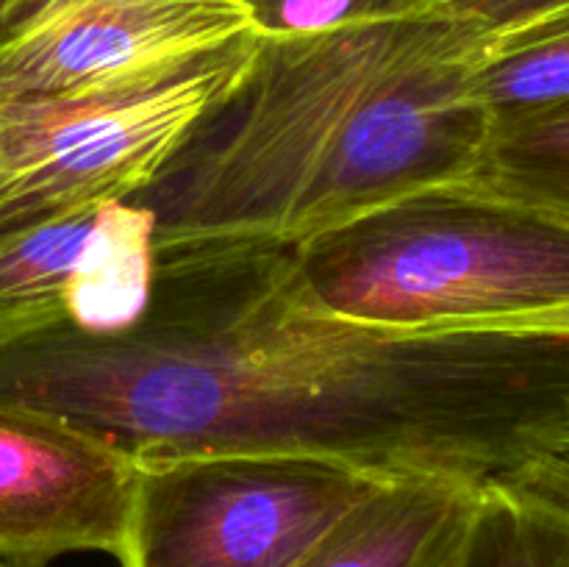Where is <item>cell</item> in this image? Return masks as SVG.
<instances>
[{"mask_svg":"<svg viewBox=\"0 0 569 567\" xmlns=\"http://www.w3.org/2000/svg\"><path fill=\"white\" fill-rule=\"evenodd\" d=\"M0 406L103 434L133 459L315 456L569 504V334L365 326L311 295L292 248L156 256L126 331L0 342Z\"/></svg>","mask_w":569,"mask_h":567,"instance_id":"obj_1","label":"cell"},{"mask_svg":"<svg viewBox=\"0 0 569 567\" xmlns=\"http://www.w3.org/2000/svg\"><path fill=\"white\" fill-rule=\"evenodd\" d=\"M489 39L431 6L261 33L239 81L131 200L153 217L156 256L295 248L406 195L476 178Z\"/></svg>","mask_w":569,"mask_h":567,"instance_id":"obj_2","label":"cell"},{"mask_svg":"<svg viewBox=\"0 0 569 567\" xmlns=\"http://www.w3.org/2000/svg\"><path fill=\"white\" fill-rule=\"evenodd\" d=\"M320 304L426 334H569V215L489 183L422 189L292 248Z\"/></svg>","mask_w":569,"mask_h":567,"instance_id":"obj_3","label":"cell"},{"mask_svg":"<svg viewBox=\"0 0 569 567\" xmlns=\"http://www.w3.org/2000/svg\"><path fill=\"white\" fill-rule=\"evenodd\" d=\"M259 37L144 87L0 94V233L148 192L206 111L239 81Z\"/></svg>","mask_w":569,"mask_h":567,"instance_id":"obj_4","label":"cell"},{"mask_svg":"<svg viewBox=\"0 0 569 567\" xmlns=\"http://www.w3.org/2000/svg\"><path fill=\"white\" fill-rule=\"evenodd\" d=\"M120 567H292L389 478L287 454L137 459ZM398 481V478H395Z\"/></svg>","mask_w":569,"mask_h":567,"instance_id":"obj_5","label":"cell"},{"mask_svg":"<svg viewBox=\"0 0 569 567\" xmlns=\"http://www.w3.org/2000/svg\"><path fill=\"white\" fill-rule=\"evenodd\" d=\"M259 33L248 0H33L0 33V94L144 87Z\"/></svg>","mask_w":569,"mask_h":567,"instance_id":"obj_6","label":"cell"},{"mask_svg":"<svg viewBox=\"0 0 569 567\" xmlns=\"http://www.w3.org/2000/svg\"><path fill=\"white\" fill-rule=\"evenodd\" d=\"M153 278V217L128 200L11 228L0 233V342L126 331L148 309Z\"/></svg>","mask_w":569,"mask_h":567,"instance_id":"obj_7","label":"cell"},{"mask_svg":"<svg viewBox=\"0 0 569 567\" xmlns=\"http://www.w3.org/2000/svg\"><path fill=\"white\" fill-rule=\"evenodd\" d=\"M139 461L114 439L33 409L0 406V559L42 567L120 554Z\"/></svg>","mask_w":569,"mask_h":567,"instance_id":"obj_8","label":"cell"},{"mask_svg":"<svg viewBox=\"0 0 569 567\" xmlns=\"http://www.w3.org/2000/svg\"><path fill=\"white\" fill-rule=\"evenodd\" d=\"M489 495L431 478H398L350 509L292 567H453Z\"/></svg>","mask_w":569,"mask_h":567,"instance_id":"obj_9","label":"cell"},{"mask_svg":"<svg viewBox=\"0 0 569 567\" xmlns=\"http://www.w3.org/2000/svg\"><path fill=\"white\" fill-rule=\"evenodd\" d=\"M489 122L569 109V14L492 33L478 61Z\"/></svg>","mask_w":569,"mask_h":567,"instance_id":"obj_10","label":"cell"},{"mask_svg":"<svg viewBox=\"0 0 569 567\" xmlns=\"http://www.w3.org/2000/svg\"><path fill=\"white\" fill-rule=\"evenodd\" d=\"M453 567H569V504L489 495Z\"/></svg>","mask_w":569,"mask_h":567,"instance_id":"obj_11","label":"cell"},{"mask_svg":"<svg viewBox=\"0 0 569 567\" xmlns=\"http://www.w3.org/2000/svg\"><path fill=\"white\" fill-rule=\"evenodd\" d=\"M248 3L261 33L320 31L359 17L428 9L426 0H248Z\"/></svg>","mask_w":569,"mask_h":567,"instance_id":"obj_12","label":"cell"},{"mask_svg":"<svg viewBox=\"0 0 569 567\" xmlns=\"http://www.w3.org/2000/svg\"><path fill=\"white\" fill-rule=\"evenodd\" d=\"M445 14L461 17L483 31H515L548 17L569 14V0H426Z\"/></svg>","mask_w":569,"mask_h":567,"instance_id":"obj_13","label":"cell"},{"mask_svg":"<svg viewBox=\"0 0 569 567\" xmlns=\"http://www.w3.org/2000/svg\"><path fill=\"white\" fill-rule=\"evenodd\" d=\"M31 3L33 0H0V33H3Z\"/></svg>","mask_w":569,"mask_h":567,"instance_id":"obj_14","label":"cell"},{"mask_svg":"<svg viewBox=\"0 0 569 567\" xmlns=\"http://www.w3.org/2000/svg\"><path fill=\"white\" fill-rule=\"evenodd\" d=\"M0 567H33V565H22V561H9V559H0Z\"/></svg>","mask_w":569,"mask_h":567,"instance_id":"obj_15","label":"cell"}]
</instances>
